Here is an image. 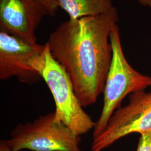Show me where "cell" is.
I'll use <instances>...</instances> for the list:
<instances>
[{
  "label": "cell",
  "instance_id": "6da1fadb",
  "mask_svg": "<svg viewBox=\"0 0 151 151\" xmlns=\"http://www.w3.org/2000/svg\"><path fill=\"white\" fill-rule=\"evenodd\" d=\"M118 20L116 9L98 16L69 19L47 42L70 76L83 107L95 104L104 92L113 56L110 34Z\"/></svg>",
  "mask_w": 151,
  "mask_h": 151
},
{
  "label": "cell",
  "instance_id": "8fae6325",
  "mask_svg": "<svg viewBox=\"0 0 151 151\" xmlns=\"http://www.w3.org/2000/svg\"><path fill=\"white\" fill-rule=\"evenodd\" d=\"M0 151H11L10 147L6 144L5 140H1L0 142Z\"/></svg>",
  "mask_w": 151,
  "mask_h": 151
},
{
  "label": "cell",
  "instance_id": "ba28073f",
  "mask_svg": "<svg viewBox=\"0 0 151 151\" xmlns=\"http://www.w3.org/2000/svg\"><path fill=\"white\" fill-rule=\"evenodd\" d=\"M60 7L65 11L70 20L87 16H95L113 11L111 0H57Z\"/></svg>",
  "mask_w": 151,
  "mask_h": 151
},
{
  "label": "cell",
  "instance_id": "5b68a950",
  "mask_svg": "<svg viewBox=\"0 0 151 151\" xmlns=\"http://www.w3.org/2000/svg\"><path fill=\"white\" fill-rule=\"evenodd\" d=\"M129 99V104L118 108L103 132L93 139L91 151H102L130 133L151 130V92H135Z\"/></svg>",
  "mask_w": 151,
  "mask_h": 151
},
{
  "label": "cell",
  "instance_id": "52a82bcc",
  "mask_svg": "<svg viewBox=\"0 0 151 151\" xmlns=\"http://www.w3.org/2000/svg\"><path fill=\"white\" fill-rule=\"evenodd\" d=\"M47 12L38 0H0V30L36 43L35 31Z\"/></svg>",
  "mask_w": 151,
  "mask_h": 151
},
{
  "label": "cell",
  "instance_id": "277c9868",
  "mask_svg": "<svg viewBox=\"0 0 151 151\" xmlns=\"http://www.w3.org/2000/svg\"><path fill=\"white\" fill-rule=\"evenodd\" d=\"M5 140L11 151H81V137L55 119L54 111L17 125Z\"/></svg>",
  "mask_w": 151,
  "mask_h": 151
},
{
  "label": "cell",
  "instance_id": "7c38bea8",
  "mask_svg": "<svg viewBox=\"0 0 151 151\" xmlns=\"http://www.w3.org/2000/svg\"><path fill=\"white\" fill-rule=\"evenodd\" d=\"M137 1H138L142 5L151 6V0H137Z\"/></svg>",
  "mask_w": 151,
  "mask_h": 151
},
{
  "label": "cell",
  "instance_id": "9c48e42d",
  "mask_svg": "<svg viewBox=\"0 0 151 151\" xmlns=\"http://www.w3.org/2000/svg\"><path fill=\"white\" fill-rule=\"evenodd\" d=\"M47 12L49 16H54L57 14L60 6L57 0H38Z\"/></svg>",
  "mask_w": 151,
  "mask_h": 151
},
{
  "label": "cell",
  "instance_id": "7a4b0ae2",
  "mask_svg": "<svg viewBox=\"0 0 151 151\" xmlns=\"http://www.w3.org/2000/svg\"><path fill=\"white\" fill-rule=\"evenodd\" d=\"M45 45L43 52L32 60V67L40 73L53 95L55 119L76 135L84 134L93 129L95 122L83 110L70 76L53 57L48 43Z\"/></svg>",
  "mask_w": 151,
  "mask_h": 151
},
{
  "label": "cell",
  "instance_id": "3957f363",
  "mask_svg": "<svg viewBox=\"0 0 151 151\" xmlns=\"http://www.w3.org/2000/svg\"><path fill=\"white\" fill-rule=\"evenodd\" d=\"M110 40L113 56L104 90V104L100 116L93 128V139L100 135L106 127L115 109L127 95L143 90L151 86L150 77L143 75L134 70L126 60L116 24L112 27Z\"/></svg>",
  "mask_w": 151,
  "mask_h": 151
},
{
  "label": "cell",
  "instance_id": "30bf717a",
  "mask_svg": "<svg viewBox=\"0 0 151 151\" xmlns=\"http://www.w3.org/2000/svg\"><path fill=\"white\" fill-rule=\"evenodd\" d=\"M140 134L137 151H151V130Z\"/></svg>",
  "mask_w": 151,
  "mask_h": 151
},
{
  "label": "cell",
  "instance_id": "8992f818",
  "mask_svg": "<svg viewBox=\"0 0 151 151\" xmlns=\"http://www.w3.org/2000/svg\"><path fill=\"white\" fill-rule=\"evenodd\" d=\"M45 47L0 30V79L16 77L20 82L29 85L43 80L31 63L43 52Z\"/></svg>",
  "mask_w": 151,
  "mask_h": 151
}]
</instances>
